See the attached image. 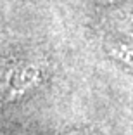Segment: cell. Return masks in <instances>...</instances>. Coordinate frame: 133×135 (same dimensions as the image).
<instances>
[{"mask_svg": "<svg viewBox=\"0 0 133 135\" xmlns=\"http://www.w3.org/2000/svg\"><path fill=\"white\" fill-rule=\"evenodd\" d=\"M36 81V69L33 66H17L9 76V94H21Z\"/></svg>", "mask_w": 133, "mask_h": 135, "instance_id": "6da1fadb", "label": "cell"}]
</instances>
